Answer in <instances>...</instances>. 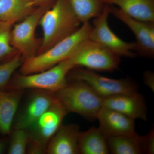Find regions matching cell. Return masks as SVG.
<instances>
[{
	"instance_id": "1",
	"label": "cell",
	"mask_w": 154,
	"mask_h": 154,
	"mask_svg": "<svg viewBox=\"0 0 154 154\" xmlns=\"http://www.w3.org/2000/svg\"><path fill=\"white\" fill-rule=\"evenodd\" d=\"M82 24L69 0H56L39 21L43 37L36 55L44 52L73 34Z\"/></svg>"
},
{
	"instance_id": "2",
	"label": "cell",
	"mask_w": 154,
	"mask_h": 154,
	"mask_svg": "<svg viewBox=\"0 0 154 154\" xmlns=\"http://www.w3.org/2000/svg\"><path fill=\"white\" fill-rule=\"evenodd\" d=\"M92 28L89 22L82 23L71 36L44 52L24 61L20 67V73L28 75L44 71L69 58L82 42L89 38Z\"/></svg>"
},
{
	"instance_id": "3",
	"label": "cell",
	"mask_w": 154,
	"mask_h": 154,
	"mask_svg": "<svg viewBox=\"0 0 154 154\" xmlns=\"http://www.w3.org/2000/svg\"><path fill=\"white\" fill-rule=\"evenodd\" d=\"M54 96L68 113H74L90 120L97 118L103 107L104 98L98 95L85 82L69 80Z\"/></svg>"
},
{
	"instance_id": "4",
	"label": "cell",
	"mask_w": 154,
	"mask_h": 154,
	"mask_svg": "<svg viewBox=\"0 0 154 154\" xmlns=\"http://www.w3.org/2000/svg\"><path fill=\"white\" fill-rule=\"evenodd\" d=\"M75 68L69 58L46 70L28 75H13L5 91L31 89L55 93L67 83V75Z\"/></svg>"
},
{
	"instance_id": "5",
	"label": "cell",
	"mask_w": 154,
	"mask_h": 154,
	"mask_svg": "<svg viewBox=\"0 0 154 154\" xmlns=\"http://www.w3.org/2000/svg\"><path fill=\"white\" fill-rule=\"evenodd\" d=\"M68 113L55 98L49 108L27 130L29 141L26 154L46 153L50 141L62 125Z\"/></svg>"
},
{
	"instance_id": "6",
	"label": "cell",
	"mask_w": 154,
	"mask_h": 154,
	"mask_svg": "<svg viewBox=\"0 0 154 154\" xmlns=\"http://www.w3.org/2000/svg\"><path fill=\"white\" fill-rule=\"evenodd\" d=\"M69 58L75 67L94 71H113L118 68L120 62L119 56L89 38L82 42Z\"/></svg>"
},
{
	"instance_id": "7",
	"label": "cell",
	"mask_w": 154,
	"mask_h": 154,
	"mask_svg": "<svg viewBox=\"0 0 154 154\" xmlns=\"http://www.w3.org/2000/svg\"><path fill=\"white\" fill-rule=\"evenodd\" d=\"M55 2L49 3L36 7L23 21L14 25L11 34L13 47L22 56L24 61L37 54L39 45L35 36V31L44 13Z\"/></svg>"
},
{
	"instance_id": "8",
	"label": "cell",
	"mask_w": 154,
	"mask_h": 154,
	"mask_svg": "<svg viewBox=\"0 0 154 154\" xmlns=\"http://www.w3.org/2000/svg\"><path fill=\"white\" fill-rule=\"evenodd\" d=\"M67 79L85 82L104 99L137 92V86L131 80L110 79L98 74L94 71L80 67L72 69L68 74Z\"/></svg>"
},
{
	"instance_id": "9",
	"label": "cell",
	"mask_w": 154,
	"mask_h": 154,
	"mask_svg": "<svg viewBox=\"0 0 154 154\" xmlns=\"http://www.w3.org/2000/svg\"><path fill=\"white\" fill-rule=\"evenodd\" d=\"M110 14V5H106L102 13L94 19L89 39L102 45L119 57H135V42L123 41L113 33L108 25Z\"/></svg>"
},
{
	"instance_id": "10",
	"label": "cell",
	"mask_w": 154,
	"mask_h": 154,
	"mask_svg": "<svg viewBox=\"0 0 154 154\" xmlns=\"http://www.w3.org/2000/svg\"><path fill=\"white\" fill-rule=\"evenodd\" d=\"M54 99V92L32 90L22 108L17 111L12 129H28L49 108Z\"/></svg>"
},
{
	"instance_id": "11",
	"label": "cell",
	"mask_w": 154,
	"mask_h": 154,
	"mask_svg": "<svg viewBox=\"0 0 154 154\" xmlns=\"http://www.w3.org/2000/svg\"><path fill=\"white\" fill-rule=\"evenodd\" d=\"M110 13L124 23L132 31L136 39L135 52L143 57H154V22L134 19L115 6L109 5Z\"/></svg>"
},
{
	"instance_id": "12",
	"label": "cell",
	"mask_w": 154,
	"mask_h": 154,
	"mask_svg": "<svg viewBox=\"0 0 154 154\" xmlns=\"http://www.w3.org/2000/svg\"><path fill=\"white\" fill-rule=\"evenodd\" d=\"M96 119L99 128L106 138L136 132L134 119L108 107L103 106Z\"/></svg>"
},
{
	"instance_id": "13",
	"label": "cell",
	"mask_w": 154,
	"mask_h": 154,
	"mask_svg": "<svg viewBox=\"0 0 154 154\" xmlns=\"http://www.w3.org/2000/svg\"><path fill=\"white\" fill-rule=\"evenodd\" d=\"M103 106L134 119H147V108L143 96L138 92L105 98Z\"/></svg>"
},
{
	"instance_id": "14",
	"label": "cell",
	"mask_w": 154,
	"mask_h": 154,
	"mask_svg": "<svg viewBox=\"0 0 154 154\" xmlns=\"http://www.w3.org/2000/svg\"><path fill=\"white\" fill-rule=\"evenodd\" d=\"M79 127L77 124L62 125L50 141L48 154H79Z\"/></svg>"
},
{
	"instance_id": "15",
	"label": "cell",
	"mask_w": 154,
	"mask_h": 154,
	"mask_svg": "<svg viewBox=\"0 0 154 154\" xmlns=\"http://www.w3.org/2000/svg\"><path fill=\"white\" fill-rule=\"evenodd\" d=\"M25 90H0V134L9 135Z\"/></svg>"
},
{
	"instance_id": "16",
	"label": "cell",
	"mask_w": 154,
	"mask_h": 154,
	"mask_svg": "<svg viewBox=\"0 0 154 154\" xmlns=\"http://www.w3.org/2000/svg\"><path fill=\"white\" fill-rule=\"evenodd\" d=\"M106 5L117 6L130 17L145 22H154V0H103Z\"/></svg>"
},
{
	"instance_id": "17",
	"label": "cell",
	"mask_w": 154,
	"mask_h": 154,
	"mask_svg": "<svg viewBox=\"0 0 154 154\" xmlns=\"http://www.w3.org/2000/svg\"><path fill=\"white\" fill-rule=\"evenodd\" d=\"M36 7L32 0H0V20L14 25Z\"/></svg>"
},
{
	"instance_id": "18",
	"label": "cell",
	"mask_w": 154,
	"mask_h": 154,
	"mask_svg": "<svg viewBox=\"0 0 154 154\" xmlns=\"http://www.w3.org/2000/svg\"><path fill=\"white\" fill-rule=\"evenodd\" d=\"M80 154H107L110 153L107 138L99 128L91 127L79 136Z\"/></svg>"
},
{
	"instance_id": "19",
	"label": "cell",
	"mask_w": 154,
	"mask_h": 154,
	"mask_svg": "<svg viewBox=\"0 0 154 154\" xmlns=\"http://www.w3.org/2000/svg\"><path fill=\"white\" fill-rule=\"evenodd\" d=\"M109 152L113 154H144L143 136L136 132L107 138Z\"/></svg>"
},
{
	"instance_id": "20",
	"label": "cell",
	"mask_w": 154,
	"mask_h": 154,
	"mask_svg": "<svg viewBox=\"0 0 154 154\" xmlns=\"http://www.w3.org/2000/svg\"><path fill=\"white\" fill-rule=\"evenodd\" d=\"M69 2L82 24L99 16L106 5L103 0H69Z\"/></svg>"
},
{
	"instance_id": "21",
	"label": "cell",
	"mask_w": 154,
	"mask_h": 154,
	"mask_svg": "<svg viewBox=\"0 0 154 154\" xmlns=\"http://www.w3.org/2000/svg\"><path fill=\"white\" fill-rule=\"evenodd\" d=\"M24 60L19 52L0 62V90L5 91L16 70L20 67Z\"/></svg>"
},
{
	"instance_id": "22",
	"label": "cell",
	"mask_w": 154,
	"mask_h": 154,
	"mask_svg": "<svg viewBox=\"0 0 154 154\" xmlns=\"http://www.w3.org/2000/svg\"><path fill=\"white\" fill-rule=\"evenodd\" d=\"M13 25L0 20V62L19 52L11 43V30Z\"/></svg>"
},
{
	"instance_id": "23",
	"label": "cell",
	"mask_w": 154,
	"mask_h": 154,
	"mask_svg": "<svg viewBox=\"0 0 154 154\" xmlns=\"http://www.w3.org/2000/svg\"><path fill=\"white\" fill-rule=\"evenodd\" d=\"M9 135L10 138L8 148V154H26L29 141L27 130L13 129Z\"/></svg>"
},
{
	"instance_id": "24",
	"label": "cell",
	"mask_w": 154,
	"mask_h": 154,
	"mask_svg": "<svg viewBox=\"0 0 154 154\" xmlns=\"http://www.w3.org/2000/svg\"><path fill=\"white\" fill-rule=\"evenodd\" d=\"M143 146L144 154H152L154 153V129L143 136Z\"/></svg>"
},
{
	"instance_id": "25",
	"label": "cell",
	"mask_w": 154,
	"mask_h": 154,
	"mask_svg": "<svg viewBox=\"0 0 154 154\" xmlns=\"http://www.w3.org/2000/svg\"><path fill=\"white\" fill-rule=\"evenodd\" d=\"M143 79L145 84L149 88L154 91V73L150 71H146L143 75Z\"/></svg>"
},
{
	"instance_id": "26",
	"label": "cell",
	"mask_w": 154,
	"mask_h": 154,
	"mask_svg": "<svg viewBox=\"0 0 154 154\" xmlns=\"http://www.w3.org/2000/svg\"><path fill=\"white\" fill-rule=\"evenodd\" d=\"M36 7L49 3L55 2L56 0H32Z\"/></svg>"
},
{
	"instance_id": "27",
	"label": "cell",
	"mask_w": 154,
	"mask_h": 154,
	"mask_svg": "<svg viewBox=\"0 0 154 154\" xmlns=\"http://www.w3.org/2000/svg\"><path fill=\"white\" fill-rule=\"evenodd\" d=\"M7 150V143L4 139H0V154L5 153Z\"/></svg>"
}]
</instances>
